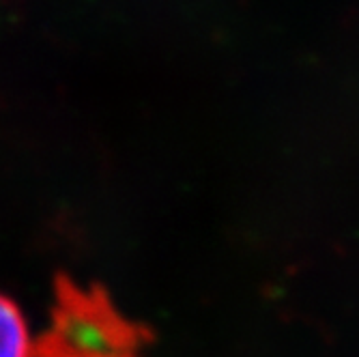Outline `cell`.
Segmentation results:
<instances>
[{"mask_svg":"<svg viewBox=\"0 0 359 357\" xmlns=\"http://www.w3.org/2000/svg\"><path fill=\"white\" fill-rule=\"evenodd\" d=\"M138 332L112 308L102 288L56 276L50 318L32 344V357H138Z\"/></svg>","mask_w":359,"mask_h":357,"instance_id":"cell-1","label":"cell"},{"mask_svg":"<svg viewBox=\"0 0 359 357\" xmlns=\"http://www.w3.org/2000/svg\"><path fill=\"white\" fill-rule=\"evenodd\" d=\"M0 357H32V342L20 306L0 293Z\"/></svg>","mask_w":359,"mask_h":357,"instance_id":"cell-2","label":"cell"}]
</instances>
